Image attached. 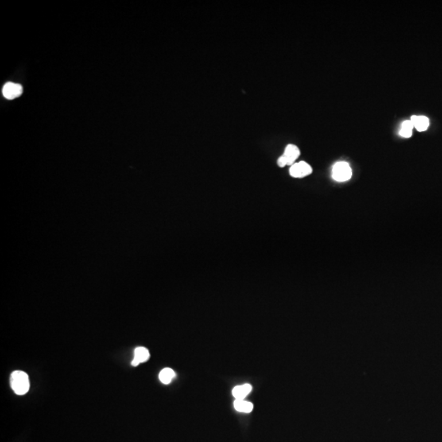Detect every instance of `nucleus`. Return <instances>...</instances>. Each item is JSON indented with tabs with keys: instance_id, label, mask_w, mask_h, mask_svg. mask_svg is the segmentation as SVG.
<instances>
[{
	"instance_id": "9d476101",
	"label": "nucleus",
	"mask_w": 442,
	"mask_h": 442,
	"mask_svg": "<svg viewBox=\"0 0 442 442\" xmlns=\"http://www.w3.org/2000/svg\"><path fill=\"white\" fill-rule=\"evenodd\" d=\"M175 373L174 372L173 369H170V368H165V369H162L161 370V373L159 374V379L162 382L163 384H167L171 383V381L175 378Z\"/></svg>"
},
{
	"instance_id": "1a4fd4ad",
	"label": "nucleus",
	"mask_w": 442,
	"mask_h": 442,
	"mask_svg": "<svg viewBox=\"0 0 442 442\" xmlns=\"http://www.w3.org/2000/svg\"><path fill=\"white\" fill-rule=\"evenodd\" d=\"M234 408L236 410L242 413H251L253 409V404L247 401H243V400H238L236 399L234 403Z\"/></svg>"
},
{
	"instance_id": "7ed1b4c3",
	"label": "nucleus",
	"mask_w": 442,
	"mask_h": 442,
	"mask_svg": "<svg viewBox=\"0 0 442 442\" xmlns=\"http://www.w3.org/2000/svg\"><path fill=\"white\" fill-rule=\"evenodd\" d=\"M333 178L338 182H345L352 176V171L346 161H338L333 167Z\"/></svg>"
},
{
	"instance_id": "0eeeda50",
	"label": "nucleus",
	"mask_w": 442,
	"mask_h": 442,
	"mask_svg": "<svg viewBox=\"0 0 442 442\" xmlns=\"http://www.w3.org/2000/svg\"><path fill=\"white\" fill-rule=\"evenodd\" d=\"M410 121L413 127L419 132L425 131L429 126V119L424 116H412Z\"/></svg>"
},
{
	"instance_id": "9b49d317",
	"label": "nucleus",
	"mask_w": 442,
	"mask_h": 442,
	"mask_svg": "<svg viewBox=\"0 0 442 442\" xmlns=\"http://www.w3.org/2000/svg\"><path fill=\"white\" fill-rule=\"evenodd\" d=\"M413 125L411 121H404L400 130V135L404 138H410L413 134Z\"/></svg>"
},
{
	"instance_id": "f257e3e1",
	"label": "nucleus",
	"mask_w": 442,
	"mask_h": 442,
	"mask_svg": "<svg viewBox=\"0 0 442 442\" xmlns=\"http://www.w3.org/2000/svg\"><path fill=\"white\" fill-rule=\"evenodd\" d=\"M11 386L15 393L22 396L27 393L30 389V380L27 373L23 371H14L10 378Z\"/></svg>"
},
{
	"instance_id": "39448f33",
	"label": "nucleus",
	"mask_w": 442,
	"mask_h": 442,
	"mask_svg": "<svg viewBox=\"0 0 442 442\" xmlns=\"http://www.w3.org/2000/svg\"><path fill=\"white\" fill-rule=\"evenodd\" d=\"M22 92H23L22 86L21 85H18V84L13 83V82H8L3 88L4 96L7 99H10V100L21 96Z\"/></svg>"
},
{
	"instance_id": "6e6552de",
	"label": "nucleus",
	"mask_w": 442,
	"mask_h": 442,
	"mask_svg": "<svg viewBox=\"0 0 442 442\" xmlns=\"http://www.w3.org/2000/svg\"><path fill=\"white\" fill-rule=\"evenodd\" d=\"M253 390L250 384H243L241 386H237L233 389V396L238 400H243Z\"/></svg>"
},
{
	"instance_id": "423d86ee",
	"label": "nucleus",
	"mask_w": 442,
	"mask_h": 442,
	"mask_svg": "<svg viewBox=\"0 0 442 442\" xmlns=\"http://www.w3.org/2000/svg\"><path fill=\"white\" fill-rule=\"evenodd\" d=\"M150 357V353L148 349L143 346H140L134 350V360L132 361V366H138L140 364L144 363L148 361Z\"/></svg>"
},
{
	"instance_id": "f03ea898",
	"label": "nucleus",
	"mask_w": 442,
	"mask_h": 442,
	"mask_svg": "<svg viewBox=\"0 0 442 442\" xmlns=\"http://www.w3.org/2000/svg\"><path fill=\"white\" fill-rule=\"evenodd\" d=\"M300 150H299V148L296 145L289 144V145L286 147L284 154L282 155L281 157L278 159V165L280 167L293 165L295 161L300 156Z\"/></svg>"
},
{
	"instance_id": "20e7f679",
	"label": "nucleus",
	"mask_w": 442,
	"mask_h": 442,
	"mask_svg": "<svg viewBox=\"0 0 442 442\" xmlns=\"http://www.w3.org/2000/svg\"><path fill=\"white\" fill-rule=\"evenodd\" d=\"M289 172H290L291 176L292 177L303 178L312 173V168H311V165H309L308 163L300 161V162L294 163L293 165H291Z\"/></svg>"
}]
</instances>
